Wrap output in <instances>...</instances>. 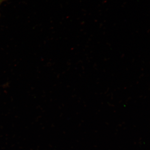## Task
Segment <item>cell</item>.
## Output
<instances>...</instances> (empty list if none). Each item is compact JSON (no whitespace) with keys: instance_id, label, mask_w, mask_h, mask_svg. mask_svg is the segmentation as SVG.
<instances>
[{"instance_id":"obj_1","label":"cell","mask_w":150,"mask_h":150,"mask_svg":"<svg viewBox=\"0 0 150 150\" xmlns=\"http://www.w3.org/2000/svg\"><path fill=\"white\" fill-rule=\"evenodd\" d=\"M6 0H0V6H1V4L2 3L4 2V1H5Z\"/></svg>"}]
</instances>
